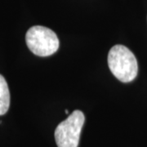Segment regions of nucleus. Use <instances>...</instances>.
Segmentation results:
<instances>
[{"instance_id": "nucleus-1", "label": "nucleus", "mask_w": 147, "mask_h": 147, "mask_svg": "<svg viewBox=\"0 0 147 147\" xmlns=\"http://www.w3.org/2000/svg\"><path fill=\"white\" fill-rule=\"evenodd\" d=\"M108 65L111 73L123 83L133 81L138 73L136 57L125 46L118 44L108 54Z\"/></svg>"}, {"instance_id": "nucleus-2", "label": "nucleus", "mask_w": 147, "mask_h": 147, "mask_svg": "<svg viewBox=\"0 0 147 147\" xmlns=\"http://www.w3.org/2000/svg\"><path fill=\"white\" fill-rule=\"evenodd\" d=\"M29 49L39 57H48L56 53L60 42L56 33L47 27L35 26L29 29L26 35Z\"/></svg>"}, {"instance_id": "nucleus-3", "label": "nucleus", "mask_w": 147, "mask_h": 147, "mask_svg": "<svg viewBox=\"0 0 147 147\" xmlns=\"http://www.w3.org/2000/svg\"><path fill=\"white\" fill-rule=\"evenodd\" d=\"M85 117L76 110L65 120L59 123L55 130V140L58 147H78Z\"/></svg>"}, {"instance_id": "nucleus-4", "label": "nucleus", "mask_w": 147, "mask_h": 147, "mask_svg": "<svg viewBox=\"0 0 147 147\" xmlns=\"http://www.w3.org/2000/svg\"><path fill=\"white\" fill-rule=\"evenodd\" d=\"M10 105V92L7 81L0 74V115H3L7 112Z\"/></svg>"}, {"instance_id": "nucleus-5", "label": "nucleus", "mask_w": 147, "mask_h": 147, "mask_svg": "<svg viewBox=\"0 0 147 147\" xmlns=\"http://www.w3.org/2000/svg\"><path fill=\"white\" fill-rule=\"evenodd\" d=\"M65 113H66V114H69V111L67 110H65Z\"/></svg>"}]
</instances>
